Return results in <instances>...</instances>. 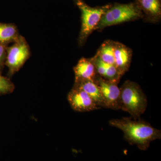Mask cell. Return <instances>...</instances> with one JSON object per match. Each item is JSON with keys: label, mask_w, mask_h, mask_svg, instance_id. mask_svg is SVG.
<instances>
[{"label": "cell", "mask_w": 161, "mask_h": 161, "mask_svg": "<svg viewBox=\"0 0 161 161\" xmlns=\"http://www.w3.org/2000/svg\"><path fill=\"white\" fill-rule=\"evenodd\" d=\"M133 120L124 117L112 119L109 124L123 131L124 138L131 145H135L141 150H146L152 141L161 138V130H157L150 124L142 120Z\"/></svg>", "instance_id": "6da1fadb"}, {"label": "cell", "mask_w": 161, "mask_h": 161, "mask_svg": "<svg viewBox=\"0 0 161 161\" xmlns=\"http://www.w3.org/2000/svg\"><path fill=\"white\" fill-rule=\"evenodd\" d=\"M120 109L128 112L134 119H140L146 111L147 99L138 84L125 81L120 88Z\"/></svg>", "instance_id": "7a4b0ae2"}, {"label": "cell", "mask_w": 161, "mask_h": 161, "mask_svg": "<svg viewBox=\"0 0 161 161\" xmlns=\"http://www.w3.org/2000/svg\"><path fill=\"white\" fill-rule=\"evenodd\" d=\"M141 19H143V15L135 2L127 4L115 3L103 15L95 30L102 31L108 26Z\"/></svg>", "instance_id": "3957f363"}, {"label": "cell", "mask_w": 161, "mask_h": 161, "mask_svg": "<svg viewBox=\"0 0 161 161\" xmlns=\"http://www.w3.org/2000/svg\"><path fill=\"white\" fill-rule=\"evenodd\" d=\"M81 13V26L78 43L79 46H83L90 35L95 30L101 19L112 4L92 7L83 0H73Z\"/></svg>", "instance_id": "277c9868"}, {"label": "cell", "mask_w": 161, "mask_h": 161, "mask_svg": "<svg viewBox=\"0 0 161 161\" xmlns=\"http://www.w3.org/2000/svg\"><path fill=\"white\" fill-rule=\"evenodd\" d=\"M30 55L29 45L25 38L21 35L18 40L7 48L5 65L9 69L8 76L12 77L19 71Z\"/></svg>", "instance_id": "5b68a950"}, {"label": "cell", "mask_w": 161, "mask_h": 161, "mask_svg": "<svg viewBox=\"0 0 161 161\" xmlns=\"http://www.w3.org/2000/svg\"><path fill=\"white\" fill-rule=\"evenodd\" d=\"M94 80L101 92L105 108L120 109V91L118 86V83L106 80L98 75Z\"/></svg>", "instance_id": "8992f818"}, {"label": "cell", "mask_w": 161, "mask_h": 161, "mask_svg": "<svg viewBox=\"0 0 161 161\" xmlns=\"http://www.w3.org/2000/svg\"><path fill=\"white\" fill-rule=\"evenodd\" d=\"M67 99L72 108L76 112H90L99 108L86 92L75 85L69 93Z\"/></svg>", "instance_id": "52a82bcc"}, {"label": "cell", "mask_w": 161, "mask_h": 161, "mask_svg": "<svg viewBox=\"0 0 161 161\" xmlns=\"http://www.w3.org/2000/svg\"><path fill=\"white\" fill-rule=\"evenodd\" d=\"M132 52L130 47L123 43L114 41L115 66L121 76L129 70L132 60Z\"/></svg>", "instance_id": "ba28073f"}, {"label": "cell", "mask_w": 161, "mask_h": 161, "mask_svg": "<svg viewBox=\"0 0 161 161\" xmlns=\"http://www.w3.org/2000/svg\"><path fill=\"white\" fill-rule=\"evenodd\" d=\"M75 82L86 80H95L97 74L93 58H81L73 69Z\"/></svg>", "instance_id": "9c48e42d"}, {"label": "cell", "mask_w": 161, "mask_h": 161, "mask_svg": "<svg viewBox=\"0 0 161 161\" xmlns=\"http://www.w3.org/2000/svg\"><path fill=\"white\" fill-rule=\"evenodd\" d=\"M146 21L156 23L161 18V0H135Z\"/></svg>", "instance_id": "30bf717a"}, {"label": "cell", "mask_w": 161, "mask_h": 161, "mask_svg": "<svg viewBox=\"0 0 161 161\" xmlns=\"http://www.w3.org/2000/svg\"><path fill=\"white\" fill-rule=\"evenodd\" d=\"M93 58L97 75L106 80L119 82L122 76L115 65L103 62L96 55Z\"/></svg>", "instance_id": "8fae6325"}, {"label": "cell", "mask_w": 161, "mask_h": 161, "mask_svg": "<svg viewBox=\"0 0 161 161\" xmlns=\"http://www.w3.org/2000/svg\"><path fill=\"white\" fill-rule=\"evenodd\" d=\"M74 85L85 91L99 108H105L104 101L99 87L95 80H86L75 83Z\"/></svg>", "instance_id": "7c38bea8"}, {"label": "cell", "mask_w": 161, "mask_h": 161, "mask_svg": "<svg viewBox=\"0 0 161 161\" xmlns=\"http://www.w3.org/2000/svg\"><path fill=\"white\" fill-rule=\"evenodd\" d=\"M20 36L15 24L0 23V43L8 45L16 42Z\"/></svg>", "instance_id": "4fadbf2b"}, {"label": "cell", "mask_w": 161, "mask_h": 161, "mask_svg": "<svg viewBox=\"0 0 161 161\" xmlns=\"http://www.w3.org/2000/svg\"><path fill=\"white\" fill-rule=\"evenodd\" d=\"M96 55L103 62L115 65L114 41L107 40L104 41L98 48Z\"/></svg>", "instance_id": "5bb4252c"}, {"label": "cell", "mask_w": 161, "mask_h": 161, "mask_svg": "<svg viewBox=\"0 0 161 161\" xmlns=\"http://www.w3.org/2000/svg\"><path fill=\"white\" fill-rule=\"evenodd\" d=\"M15 86L9 78L0 74V96L10 94L14 91Z\"/></svg>", "instance_id": "9a60e30c"}, {"label": "cell", "mask_w": 161, "mask_h": 161, "mask_svg": "<svg viewBox=\"0 0 161 161\" xmlns=\"http://www.w3.org/2000/svg\"><path fill=\"white\" fill-rule=\"evenodd\" d=\"M8 46V45L0 43V74L1 75L5 65L6 51Z\"/></svg>", "instance_id": "2e32d148"}]
</instances>
